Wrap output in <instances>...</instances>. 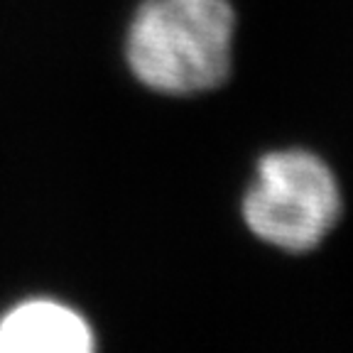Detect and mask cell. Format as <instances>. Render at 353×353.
I'll return each instance as SVG.
<instances>
[{
  "instance_id": "6da1fadb",
  "label": "cell",
  "mask_w": 353,
  "mask_h": 353,
  "mask_svg": "<svg viewBox=\"0 0 353 353\" xmlns=\"http://www.w3.org/2000/svg\"><path fill=\"white\" fill-rule=\"evenodd\" d=\"M236 15L228 0H145L128 32V64L162 94H199L226 81Z\"/></svg>"
},
{
  "instance_id": "7a4b0ae2",
  "label": "cell",
  "mask_w": 353,
  "mask_h": 353,
  "mask_svg": "<svg viewBox=\"0 0 353 353\" xmlns=\"http://www.w3.org/2000/svg\"><path fill=\"white\" fill-rule=\"evenodd\" d=\"M341 214L336 176L307 150L270 152L243 201V219L260 241L290 253L316 248Z\"/></svg>"
},
{
  "instance_id": "3957f363",
  "label": "cell",
  "mask_w": 353,
  "mask_h": 353,
  "mask_svg": "<svg viewBox=\"0 0 353 353\" xmlns=\"http://www.w3.org/2000/svg\"><path fill=\"white\" fill-rule=\"evenodd\" d=\"M94 334L74 309L50 299H32L15 307L0 321L3 353H86Z\"/></svg>"
}]
</instances>
